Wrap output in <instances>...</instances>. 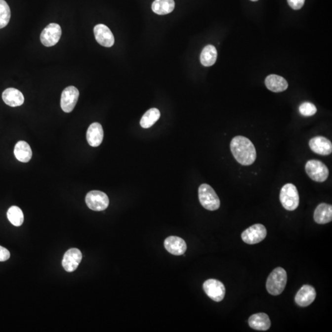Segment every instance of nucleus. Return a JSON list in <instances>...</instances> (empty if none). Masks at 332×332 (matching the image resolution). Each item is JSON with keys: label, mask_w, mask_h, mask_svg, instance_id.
Wrapping results in <instances>:
<instances>
[{"label": "nucleus", "mask_w": 332, "mask_h": 332, "mask_svg": "<svg viewBox=\"0 0 332 332\" xmlns=\"http://www.w3.org/2000/svg\"><path fill=\"white\" fill-rule=\"evenodd\" d=\"M230 149L236 160L241 165L250 166L255 162V146L247 137L241 135L234 137L231 141Z\"/></svg>", "instance_id": "obj_1"}, {"label": "nucleus", "mask_w": 332, "mask_h": 332, "mask_svg": "<svg viewBox=\"0 0 332 332\" xmlns=\"http://www.w3.org/2000/svg\"><path fill=\"white\" fill-rule=\"evenodd\" d=\"M287 281L288 276L285 270L281 267L275 269L266 281V287L268 293L275 296L280 295L286 288Z\"/></svg>", "instance_id": "obj_2"}, {"label": "nucleus", "mask_w": 332, "mask_h": 332, "mask_svg": "<svg viewBox=\"0 0 332 332\" xmlns=\"http://www.w3.org/2000/svg\"><path fill=\"white\" fill-rule=\"evenodd\" d=\"M199 200L206 209L213 211L218 209L220 206L219 198L210 185L204 183L198 190Z\"/></svg>", "instance_id": "obj_3"}, {"label": "nucleus", "mask_w": 332, "mask_h": 332, "mask_svg": "<svg viewBox=\"0 0 332 332\" xmlns=\"http://www.w3.org/2000/svg\"><path fill=\"white\" fill-rule=\"evenodd\" d=\"M279 198L284 208L289 211L295 210L300 203L297 188L292 183H287L283 186Z\"/></svg>", "instance_id": "obj_4"}, {"label": "nucleus", "mask_w": 332, "mask_h": 332, "mask_svg": "<svg viewBox=\"0 0 332 332\" xmlns=\"http://www.w3.org/2000/svg\"><path fill=\"white\" fill-rule=\"evenodd\" d=\"M305 170L309 177L317 182H325L329 177V168L321 161L316 160L308 161L305 165Z\"/></svg>", "instance_id": "obj_5"}, {"label": "nucleus", "mask_w": 332, "mask_h": 332, "mask_svg": "<svg viewBox=\"0 0 332 332\" xmlns=\"http://www.w3.org/2000/svg\"><path fill=\"white\" fill-rule=\"evenodd\" d=\"M85 203L92 210L102 211L109 207V199L108 196L100 191H91L85 196Z\"/></svg>", "instance_id": "obj_6"}, {"label": "nucleus", "mask_w": 332, "mask_h": 332, "mask_svg": "<svg viewBox=\"0 0 332 332\" xmlns=\"http://www.w3.org/2000/svg\"><path fill=\"white\" fill-rule=\"evenodd\" d=\"M267 231L265 226L261 224H255L250 226L241 235L244 242L248 245H255L265 240Z\"/></svg>", "instance_id": "obj_7"}, {"label": "nucleus", "mask_w": 332, "mask_h": 332, "mask_svg": "<svg viewBox=\"0 0 332 332\" xmlns=\"http://www.w3.org/2000/svg\"><path fill=\"white\" fill-rule=\"evenodd\" d=\"M205 293L212 300L220 302L225 298L226 289L221 282L216 279H208L203 284Z\"/></svg>", "instance_id": "obj_8"}, {"label": "nucleus", "mask_w": 332, "mask_h": 332, "mask_svg": "<svg viewBox=\"0 0 332 332\" xmlns=\"http://www.w3.org/2000/svg\"><path fill=\"white\" fill-rule=\"evenodd\" d=\"M62 35L61 27L59 24L51 23L44 28L40 36L42 44L45 46H53L59 42Z\"/></svg>", "instance_id": "obj_9"}, {"label": "nucleus", "mask_w": 332, "mask_h": 332, "mask_svg": "<svg viewBox=\"0 0 332 332\" xmlns=\"http://www.w3.org/2000/svg\"><path fill=\"white\" fill-rule=\"evenodd\" d=\"M80 95L79 89L75 86H69L63 90L60 99V106L65 113H70L76 106Z\"/></svg>", "instance_id": "obj_10"}, {"label": "nucleus", "mask_w": 332, "mask_h": 332, "mask_svg": "<svg viewBox=\"0 0 332 332\" xmlns=\"http://www.w3.org/2000/svg\"><path fill=\"white\" fill-rule=\"evenodd\" d=\"M82 251L77 248H72L64 254L62 266L67 272H73L77 270L82 260Z\"/></svg>", "instance_id": "obj_11"}, {"label": "nucleus", "mask_w": 332, "mask_h": 332, "mask_svg": "<svg viewBox=\"0 0 332 332\" xmlns=\"http://www.w3.org/2000/svg\"><path fill=\"white\" fill-rule=\"evenodd\" d=\"M94 33L95 40L102 46L110 47L115 43V38L109 28L104 24L95 26Z\"/></svg>", "instance_id": "obj_12"}, {"label": "nucleus", "mask_w": 332, "mask_h": 332, "mask_svg": "<svg viewBox=\"0 0 332 332\" xmlns=\"http://www.w3.org/2000/svg\"><path fill=\"white\" fill-rule=\"evenodd\" d=\"M309 147L317 154L327 156L332 152V143L328 138L323 136L312 138L309 142Z\"/></svg>", "instance_id": "obj_13"}, {"label": "nucleus", "mask_w": 332, "mask_h": 332, "mask_svg": "<svg viewBox=\"0 0 332 332\" xmlns=\"http://www.w3.org/2000/svg\"><path fill=\"white\" fill-rule=\"evenodd\" d=\"M316 297L315 289L311 286L304 285L296 293L295 300L298 305L306 307L310 305Z\"/></svg>", "instance_id": "obj_14"}, {"label": "nucleus", "mask_w": 332, "mask_h": 332, "mask_svg": "<svg viewBox=\"0 0 332 332\" xmlns=\"http://www.w3.org/2000/svg\"><path fill=\"white\" fill-rule=\"evenodd\" d=\"M164 245L166 250L173 255H183L187 249L185 241L177 236H169L166 238Z\"/></svg>", "instance_id": "obj_15"}, {"label": "nucleus", "mask_w": 332, "mask_h": 332, "mask_svg": "<svg viewBox=\"0 0 332 332\" xmlns=\"http://www.w3.org/2000/svg\"><path fill=\"white\" fill-rule=\"evenodd\" d=\"M86 138L88 143L93 147H99L104 138V130L99 123H94L88 128Z\"/></svg>", "instance_id": "obj_16"}, {"label": "nucleus", "mask_w": 332, "mask_h": 332, "mask_svg": "<svg viewBox=\"0 0 332 332\" xmlns=\"http://www.w3.org/2000/svg\"><path fill=\"white\" fill-rule=\"evenodd\" d=\"M2 98L5 104L12 107L21 106L24 102V95L15 88L11 87L5 90L2 92Z\"/></svg>", "instance_id": "obj_17"}, {"label": "nucleus", "mask_w": 332, "mask_h": 332, "mask_svg": "<svg viewBox=\"0 0 332 332\" xmlns=\"http://www.w3.org/2000/svg\"><path fill=\"white\" fill-rule=\"evenodd\" d=\"M249 324L254 330L266 331L270 328L271 321L267 314L257 313L249 318Z\"/></svg>", "instance_id": "obj_18"}, {"label": "nucleus", "mask_w": 332, "mask_h": 332, "mask_svg": "<svg viewBox=\"0 0 332 332\" xmlns=\"http://www.w3.org/2000/svg\"><path fill=\"white\" fill-rule=\"evenodd\" d=\"M314 220L317 223L323 224L331 222L332 220V206L326 203L318 206L314 213Z\"/></svg>", "instance_id": "obj_19"}, {"label": "nucleus", "mask_w": 332, "mask_h": 332, "mask_svg": "<svg viewBox=\"0 0 332 332\" xmlns=\"http://www.w3.org/2000/svg\"><path fill=\"white\" fill-rule=\"evenodd\" d=\"M266 87L274 92H281L288 89L289 84L283 77L276 75H269L265 79Z\"/></svg>", "instance_id": "obj_20"}, {"label": "nucleus", "mask_w": 332, "mask_h": 332, "mask_svg": "<svg viewBox=\"0 0 332 332\" xmlns=\"http://www.w3.org/2000/svg\"><path fill=\"white\" fill-rule=\"evenodd\" d=\"M14 153L17 160L22 163L29 162L32 157L31 148L25 141H19L16 143Z\"/></svg>", "instance_id": "obj_21"}, {"label": "nucleus", "mask_w": 332, "mask_h": 332, "mask_svg": "<svg viewBox=\"0 0 332 332\" xmlns=\"http://www.w3.org/2000/svg\"><path fill=\"white\" fill-rule=\"evenodd\" d=\"M174 0H155L152 4V10L155 13L166 15L170 13L175 8Z\"/></svg>", "instance_id": "obj_22"}, {"label": "nucleus", "mask_w": 332, "mask_h": 332, "mask_svg": "<svg viewBox=\"0 0 332 332\" xmlns=\"http://www.w3.org/2000/svg\"><path fill=\"white\" fill-rule=\"evenodd\" d=\"M217 59V51L212 45H208L203 49L200 56L201 63L204 66L210 67Z\"/></svg>", "instance_id": "obj_23"}, {"label": "nucleus", "mask_w": 332, "mask_h": 332, "mask_svg": "<svg viewBox=\"0 0 332 332\" xmlns=\"http://www.w3.org/2000/svg\"><path fill=\"white\" fill-rule=\"evenodd\" d=\"M160 116L161 113L159 110L155 108L148 110L140 120L141 126L145 129L152 127L160 119Z\"/></svg>", "instance_id": "obj_24"}, {"label": "nucleus", "mask_w": 332, "mask_h": 332, "mask_svg": "<svg viewBox=\"0 0 332 332\" xmlns=\"http://www.w3.org/2000/svg\"><path fill=\"white\" fill-rule=\"evenodd\" d=\"M7 217L10 222L15 226H20L24 223V217L22 210L17 206H12L7 210Z\"/></svg>", "instance_id": "obj_25"}, {"label": "nucleus", "mask_w": 332, "mask_h": 332, "mask_svg": "<svg viewBox=\"0 0 332 332\" xmlns=\"http://www.w3.org/2000/svg\"><path fill=\"white\" fill-rule=\"evenodd\" d=\"M11 19V9L4 0H0V29L8 24Z\"/></svg>", "instance_id": "obj_26"}, {"label": "nucleus", "mask_w": 332, "mask_h": 332, "mask_svg": "<svg viewBox=\"0 0 332 332\" xmlns=\"http://www.w3.org/2000/svg\"><path fill=\"white\" fill-rule=\"evenodd\" d=\"M299 112L304 117H311L316 114L317 109L315 105L312 103L306 102H303L299 107Z\"/></svg>", "instance_id": "obj_27"}, {"label": "nucleus", "mask_w": 332, "mask_h": 332, "mask_svg": "<svg viewBox=\"0 0 332 332\" xmlns=\"http://www.w3.org/2000/svg\"><path fill=\"white\" fill-rule=\"evenodd\" d=\"M288 1L291 8L298 10L303 6L305 0H288Z\"/></svg>", "instance_id": "obj_28"}, {"label": "nucleus", "mask_w": 332, "mask_h": 332, "mask_svg": "<svg viewBox=\"0 0 332 332\" xmlns=\"http://www.w3.org/2000/svg\"><path fill=\"white\" fill-rule=\"evenodd\" d=\"M10 258V252L7 249L0 246V261H5Z\"/></svg>", "instance_id": "obj_29"}, {"label": "nucleus", "mask_w": 332, "mask_h": 332, "mask_svg": "<svg viewBox=\"0 0 332 332\" xmlns=\"http://www.w3.org/2000/svg\"><path fill=\"white\" fill-rule=\"evenodd\" d=\"M251 1H258V0H251Z\"/></svg>", "instance_id": "obj_30"}]
</instances>
